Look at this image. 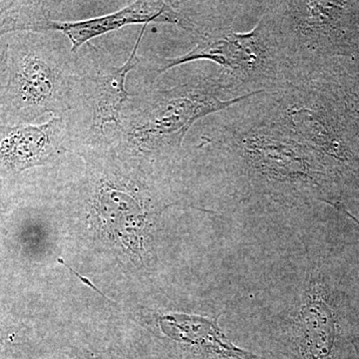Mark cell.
Segmentation results:
<instances>
[{
  "label": "cell",
  "mask_w": 359,
  "mask_h": 359,
  "mask_svg": "<svg viewBox=\"0 0 359 359\" xmlns=\"http://www.w3.org/2000/svg\"><path fill=\"white\" fill-rule=\"evenodd\" d=\"M337 334L332 309L309 287L283 328L282 351L290 359H337Z\"/></svg>",
  "instance_id": "5b68a950"
},
{
  "label": "cell",
  "mask_w": 359,
  "mask_h": 359,
  "mask_svg": "<svg viewBox=\"0 0 359 359\" xmlns=\"http://www.w3.org/2000/svg\"><path fill=\"white\" fill-rule=\"evenodd\" d=\"M255 95L231 98L222 70L212 71L151 93L130 125L127 136L142 157L156 161L178 157L193 124Z\"/></svg>",
  "instance_id": "3957f363"
},
{
  "label": "cell",
  "mask_w": 359,
  "mask_h": 359,
  "mask_svg": "<svg viewBox=\"0 0 359 359\" xmlns=\"http://www.w3.org/2000/svg\"><path fill=\"white\" fill-rule=\"evenodd\" d=\"M63 84L55 63L49 65L39 56L25 59L20 72V89L26 102L55 110Z\"/></svg>",
  "instance_id": "9c48e42d"
},
{
  "label": "cell",
  "mask_w": 359,
  "mask_h": 359,
  "mask_svg": "<svg viewBox=\"0 0 359 359\" xmlns=\"http://www.w3.org/2000/svg\"><path fill=\"white\" fill-rule=\"evenodd\" d=\"M150 22H167L181 26L193 32L196 27V13L192 4L171 1H136L114 13L74 21L49 22L48 27L63 33L70 40L71 50L75 52L90 40L131 25H144Z\"/></svg>",
  "instance_id": "277c9868"
},
{
  "label": "cell",
  "mask_w": 359,
  "mask_h": 359,
  "mask_svg": "<svg viewBox=\"0 0 359 359\" xmlns=\"http://www.w3.org/2000/svg\"><path fill=\"white\" fill-rule=\"evenodd\" d=\"M59 120L54 116L40 126L20 127L13 130L0 143V157L14 169L23 170L43 164L57 154L55 139Z\"/></svg>",
  "instance_id": "8992f818"
},
{
  "label": "cell",
  "mask_w": 359,
  "mask_h": 359,
  "mask_svg": "<svg viewBox=\"0 0 359 359\" xmlns=\"http://www.w3.org/2000/svg\"><path fill=\"white\" fill-rule=\"evenodd\" d=\"M332 205H334V207L337 208V209H339V211L346 212V214L347 215V216L349 217V218H351V219H354V221H355L356 223H358L359 224L358 219H356L355 217L353 216V215H351V212L347 211V210L344 209V208L342 207V205H340L339 203H334V204H332Z\"/></svg>",
  "instance_id": "30bf717a"
},
{
  "label": "cell",
  "mask_w": 359,
  "mask_h": 359,
  "mask_svg": "<svg viewBox=\"0 0 359 359\" xmlns=\"http://www.w3.org/2000/svg\"><path fill=\"white\" fill-rule=\"evenodd\" d=\"M147 25L143 26L128 60L119 67L112 68L97 79L94 95L93 125L96 129L100 130L101 133L111 125L116 127L119 125L120 127L123 106L129 97L126 90L127 75L138 65L137 50Z\"/></svg>",
  "instance_id": "ba28073f"
},
{
  "label": "cell",
  "mask_w": 359,
  "mask_h": 359,
  "mask_svg": "<svg viewBox=\"0 0 359 359\" xmlns=\"http://www.w3.org/2000/svg\"><path fill=\"white\" fill-rule=\"evenodd\" d=\"M196 60L212 61L219 65L231 98L273 91L294 79L266 2L254 29L235 32L226 26L208 33L184 55L153 59L149 77L154 81L175 66Z\"/></svg>",
  "instance_id": "7a4b0ae2"
},
{
  "label": "cell",
  "mask_w": 359,
  "mask_h": 359,
  "mask_svg": "<svg viewBox=\"0 0 359 359\" xmlns=\"http://www.w3.org/2000/svg\"><path fill=\"white\" fill-rule=\"evenodd\" d=\"M354 346H355L356 351H358V354L359 356V339L354 342Z\"/></svg>",
  "instance_id": "8fae6325"
},
{
  "label": "cell",
  "mask_w": 359,
  "mask_h": 359,
  "mask_svg": "<svg viewBox=\"0 0 359 359\" xmlns=\"http://www.w3.org/2000/svg\"><path fill=\"white\" fill-rule=\"evenodd\" d=\"M257 95L218 113L197 148L245 198L285 207L328 203L327 163L273 119Z\"/></svg>",
  "instance_id": "6da1fadb"
},
{
  "label": "cell",
  "mask_w": 359,
  "mask_h": 359,
  "mask_svg": "<svg viewBox=\"0 0 359 359\" xmlns=\"http://www.w3.org/2000/svg\"><path fill=\"white\" fill-rule=\"evenodd\" d=\"M165 325L171 337L199 346L209 359H259L226 339L216 320L177 316L167 318Z\"/></svg>",
  "instance_id": "52a82bcc"
}]
</instances>
